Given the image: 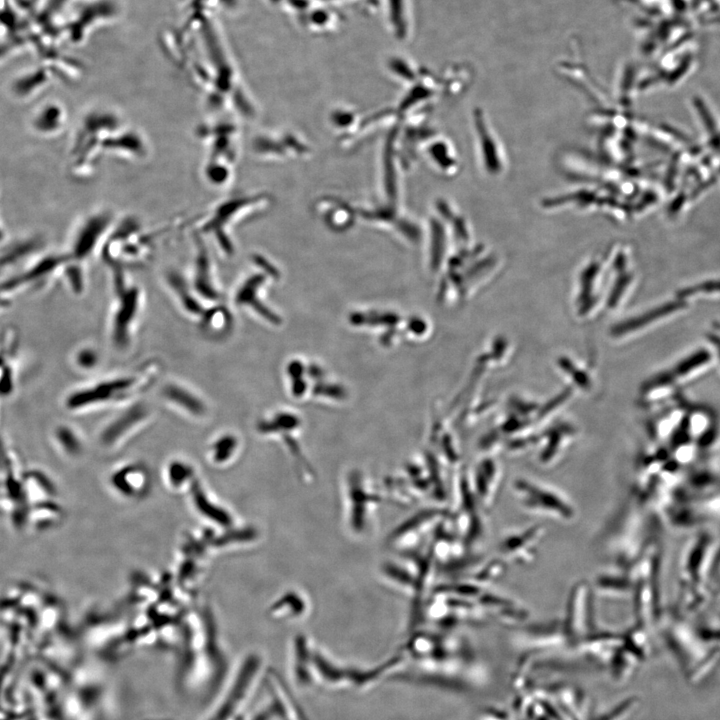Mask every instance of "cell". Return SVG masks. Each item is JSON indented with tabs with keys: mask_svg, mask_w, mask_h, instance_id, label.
Listing matches in <instances>:
<instances>
[{
	"mask_svg": "<svg viewBox=\"0 0 720 720\" xmlns=\"http://www.w3.org/2000/svg\"><path fill=\"white\" fill-rule=\"evenodd\" d=\"M114 212L100 209L90 212L74 229L71 241V260L82 261L97 247H102L116 221Z\"/></svg>",
	"mask_w": 720,
	"mask_h": 720,
	"instance_id": "cell-6",
	"label": "cell"
},
{
	"mask_svg": "<svg viewBox=\"0 0 720 720\" xmlns=\"http://www.w3.org/2000/svg\"><path fill=\"white\" fill-rule=\"evenodd\" d=\"M709 339L715 343V346L718 348L720 353V339L714 335H709Z\"/></svg>",
	"mask_w": 720,
	"mask_h": 720,
	"instance_id": "cell-28",
	"label": "cell"
},
{
	"mask_svg": "<svg viewBox=\"0 0 720 720\" xmlns=\"http://www.w3.org/2000/svg\"><path fill=\"white\" fill-rule=\"evenodd\" d=\"M506 565L507 563L500 557L489 560L476 572L473 582L483 587H489L504 574Z\"/></svg>",
	"mask_w": 720,
	"mask_h": 720,
	"instance_id": "cell-20",
	"label": "cell"
},
{
	"mask_svg": "<svg viewBox=\"0 0 720 720\" xmlns=\"http://www.w3.org/2000/svg\"><path fill=\"white\" fill-rule=\"evenodd\" d=\"M594 588L601 595L621 597L629 592L630 582L627 576L616 573H605L596 579Z\"/></svg>",
	"mask_w": 720,
	"mask_h": 720,
	"instance_id": "cell-18",
	"label": "cell"
},
{
	"mask_svg": "<svg viewBox=\"0 0 720 720\" xmlns=\"http://www.w3.org/2000/svg\"><path fill=\"white\" fill-rule=\"evenodd\" d=\"M259 198L242 193L231 194L215 203L193 219H188V230L204 240L212 241L226 256L235 251L233 233L249 217Z\"/></svg>",
	"mask_w": 720,
	"mask_h": 720,
	"instance_id": "cell-4",
	"label": "cell"
},
{
	"mask_svg": "<svg viewBox=\"0 0 720 720\" xmlns=\"http://www.w3.org/2000/svg\"><path fill=\"white\" fill-rule=\"evenodd\" d=\"M97 362V354L92 349H83L77 355V363L83 368H92Z\"/></svg>",
	"mask_w": 720,
	"mask_h": 720,
	"instance_id": "cell-26",
	"label": "cell"
},
{
	"mask_svg": "<svg viewBox=\"0 0 720 720\" xmlns=\"http://www.w3.org/2000/svg\"><path fill=\"white\" fill-rule=\"evenodd\" d=\"M139 301V290L135 287L124 290L120 294V304L115 315L113 338L119 347L128 341L129 326L136 314Z\"/></svg>",
	"mask_w": 720,
	"mask_h": 720,
	"instance_id": "cell-13",
	"label": "cell"
},
{
	"mask_svg": "<svg viewBox=\"0 0 720 720\" xmlns=\"http://www.w3.org/2000/svg\"><path fill=\"white\" fill-rule=\"evenodd\" d=\"M237 120L217 115L196 128V137L205 150L202 174L211 186L224 188L232 182L240 153L241 133Z\"/></svg>",
	"mask_w": 720,
	"mask_h": 720,
	"instance_id": "cell-2",
	"label": "cell"
},
{
	"mask_svg": "<svg viewBox=\"0 0 720 720\" xmlns=\"http://www.w3.org/2000/svg\"><path fill=\"white\" fill-rule=\"evenodd\" d=\"M148 153V141L140 130L120 113L99 108L86 114L78 127L71 145L70 167L75 176L87 178L105 157L137 161Z\"/></svg>",
	"mask_w": 720,
	"mask_h": 720,
	"instance_id": "cell-1",
	"label": "cell"
},
{
	"mask_svg": "<svg viewBox=\"0 0 720 720\" xmlns=\"http://www.w3.org/2000/svg\"><path fill=\"white\" fill-rule=\"evenodd\" d=\"M262 281L263 278L260 275H253L246 279V281L238 289L235 301L238 305H250L268 320L275 321L274 315L265 306H263L256 297L257 288Z\"/></svg>",
	"mask_w": 720,
	"mask_h": 720,
	"instance_id": "cell-16",
	"label": "cell"
},
{
	"mask_svg": "<svg viewBox=\"0 0 720 720\" xmlns=\"http://www.w3.org/2000/svg\"><path fill=\"white\" fill-rule=\"evenodd\" d=\"M717 291H720V281H709V282L697 284L693 287L683 289L682 291L679 292V295L681 297H684V296H690L694 293H699V292H717Z\"/></svg>",
	"mask_w": 720,
	"mask_h": 720,
	"instance_id": "cell-25",
	"label": "cell"
},
{
	"mask_svg": "<svg viewBox=\"0 0 720 720\" xmlns=\"http://www.w3.org/2000/svg\"><path fill=\"white\" fill-rule=\"evenodd\" d=\"M266 672L260 655H246L229 672L223 686L200 720H244Z\"/></svg>",
	"mask_w": 720,
	"mask_h": 720,
	"instance_id": "cell-3",
	"label": "cell"
},
{
	"mask_svg": "<svg viewBox=\"0 0 720 720\" xmlns=\"http://www.w3.org/2000/svg\"><path fill=\"white\" fill-rule=\"evenodd\" d=\"M593 589L585 580L576 582L570 590L563 630L568 641L580 642L590 634L593 622Z\"/></svg>",
	"mask_w": 720,
	"mask_h": 720,
	"instance_id": "cell-7",
	"label": "cell"
},
{
	"mask_svg": "<svg viewBox=\"0 0 720 720\" xmlns=\"http://www.w3.org/2000/svg\"><path fill=\"white\" fill-rule=\"evenodd\" d=\"M136 383L134 377H121L100 382L95 386L71 393L66 400L70 410L80 409L95 403L123 398Z\"/></svg>",
	"mask_w": 720,
	"mask_h": 720,
	"instance_id": "cell-9",
	"label": "cell"
},
{
	"mask_svg": "<svg viewBox=\"0 0 720 720\" xmlns=\"http://www.w3.org/2000/svg\"><path fill=\"white\" fill-rule=\"evenodd\" d=\"M66 113L58 104H48L42 107L34 117V128L43 135H54L65 126Z\"/></svg>",
	"mask_w": 720,
	"mask_h": 720,
	"instance_id": "cell-15",
	"label": "cell"
},
{
	"mask_svg": "<svg viewBox=\"0 0 720 720\" xmlns=\"http://www.w3.org/2000/svg\"><path fill=\"white\" fill-rule=\"evenodd\" d=\"M57 436L59 441L67 450L71 452L79 450V441L73 431L68 427H60L57 430Z\"/></svg>",
	"mask_w": 720,
	"mask_h": 720,
	"instance_id": "cell-24",
	"label": "cell"
},
{
	"mask_svg": "<svg viewBox=\"0 0 720 720\" xmlns=\"http://www.w3.org/2000/svg\"><path fill=\"white\" fill-rule=\"evenodd\" d=\"M684 201H685V195L683 193L679 194L669 207L670 214L672 215V214L677 213L679 211V209L681 208V206L683 205Z\"/></svg>",
	"mask_w": 720,
	"mask_h": 720,
	"instance_id": "cell-27",
	"label": "cell"
},
{
	"mask_svg": "<svg viewBox=\"0 0 720 720\" xmlns=\"http://www.w3.org/2000/svg\"><path fill=\"white\" fill-rule=\"evenodd\" d=\"M475 600L488 616H494L502 622L517 624L524 622L527 610L521 604L502 594L492 592L489 587L481 590Z\"/></svg>",
	"mask_w": 720,
	"mask_h": 720,
	"instance_id": "cell-10",
	"label": "cell"
},
{
	"mask_svg": "<svg viewBox=\"0 0 720 720\" xmlns=\"http://www.w3.org/2000/svg\"><path fill=\"white\" fill-rule=\"evenodd\" d=\"M502 483V471L498 463L488 459L482 462L474 477V494L485 510H490L496 503Z\"/></svg>",
	"mask_w": 720,
	"mask_h": 720,
	"instance_id": "cell-11",
	"label": "cell"
},
{
	"mask_svg": "<svg viewBox=\"0 0 720 720\" xmlns=\"http://www.w3.org/2000/svg\"><path fill=\"white\" fill-rule=\"evenodd\" d=\"M544 535L545 527L540 523L511 532L499 542V557L507 564L527 566L535 560Z\"/></svg>",
	"mask_w": 720,
	"mask_h": 720,
	"instance_id": "cell-8",
	"label": "cell"
},
{
	"mask_svg": "<svg viewBox=\"0 0 720 720\" xmlns=\"http://www.w3.org/2000/svg\"><path fill=\"white\" fill-rule=\"evenodd\" d=\"M195 244L194 287L206 299L217 300L219 293L212 282V262L206 241L193 235Z\"/></svg>",
	"mask_w": 720,
	"mask_h": 720,
	"instance_id": "cell-12",
	"label": "cell"
},
{
	"mask_svg": "<svg viewBox=\"0 0 720 720\" xmlns=\"http://www.w3.org/2000/svg\"><path fill=\"white\" fill-rule=\"evenodd\" d=\"M167 281L171 288L177 293L183 307L191 314L202 315L204 309L196 298L190 293L188 286L183 277L175 272H169L167 275Z\"/></svg>",
	"mask_w": 720,
	"mask_h": 720,
	"instance_id": "cell-19",
	"label": "cell"
},
{
	"mask_svg": "<svg viewBox=\"0 0 720 720\" xmlns=\"http://www.w3.org/2000/svg\"><path fill=\"white\" fill-rule=\"evenodd\" d=\"M237 441L236 438L230 434H226L217 439L213 444V458L216 462H223L228 460L235 447Z\"/></svg>",
	"mask_w": 720,
	"mask_h": 720,
	"instance_id": "cell-21",
	"label": "cell"
},
{
	"mask_svg": "<svg viewBox=\"0 0 720 720\" xmlns=\"http://www.w3.org/2000/svg\"><path fill=\"white\" fill-rule=\"evenodd\" d=\"M513 494L528 513L563 523L575 520L577 510L571 499L560 489L527 478L513 482Z\"/></svg>",
	"mask_w": 720,
	"mask_h": 720,
	"instance_id": "cell-5",
	"label": "cell"
},
{
	"mask_svg": "<svg viewBox=\"0 0 720 720\" xmlns=\"http://www.w3.org/2000/svg\"><path fill=\"white\" fill-rule=\"evenodd\" d=\"M162 393L167 399L178 404L192 414L201 415L205 412L204 403L193 393L181 386L168 384L164 387Z\"/></svg>",
	"mask_w": 720,
	"mask_h": 720,
	"instance_id": "cell-17",
	"label": "cell"
},
{
	"mask_svg": "<svg viewBox=\"0 0 720 720\" xmlns=\"http://www.w3.org/2000/svg\"><path fill=\"white\" fill-rule=\"evenodd\" d=\"M147 415V410L142 404H136L122 413L110 425H108L101 435L104 444H112L122 437L127 431L141 422Z\"/></svg>",
	"mask_w": 720,
	"mask_h": 720,
	"instance_id": "cell-14",
	"label": "cell"
},
{
	"mask_svg": "<svg viewBox=\"0 0 720 720\" xmlns=\"http://www.w3.org/2000/svg\"><path fill=\"white\" fill-rule=\"evenodd\" d=\"M694 106L698 110L699 116L711 137L718 135L716 123L706 105L699 98H696Z\"/></svg>",
	"mask_w": 720,
	"mask_h": 720,
	"instance_id": "cell-23",
	"label": "cell"
},
{
	"mask_svg": "<svg viewBox=\"0 0 720 720\" xmlns=\"http://www.w3.org/2000/svg\"><path fill=\"white\" fill-rule=\"evenodd\" d=\"M709 359V354L707 351H700L697 354H694L689 359H686L685 361L681 362L676 367V374L682 375L689 371H691L693 368L705 363Z\"/></svg>",
	"mask_w": 720,
	"mask_h": 720,
	"instance_id": "cell-22",
	"label": "cell"
}]
</instances>
